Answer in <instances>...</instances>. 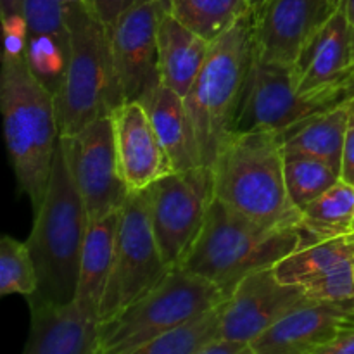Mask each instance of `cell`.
<instances>
[{
  "mask_svg": "<svg viewBox=\"0 0 354 354\" xmlns=\"http://www.w3.org/2000/svg\"><path fill=\"white\" fill-rule=\"evenodd\" d=\"M330 3H332V6L335 7V9H337V7H339V3H341V0H330Z\"/></svg>",
  "mask_w": 354,
  "mask_h": 354,
  "instance_id": "37",
  "label": "cell"
},
{
  "mask_svg": "<svg viewBox=\"0 0 354 354\" xmlns=\"http://www.w3.org/2000/svg\"><path fill=\"white\" fill-rule=\"evenodd\" d=\"M315 354H354V327L342 330Z\"/></svg>",
  "mask_w": 354,
  "mask_h": 354,
  "instance_id": "32",
  "label": "cell"
},
{
  "mask_svg": "<svg viewBox=\"0 0 354 354\" xmlns=\"http://www.w3.org/2000/svg\"><path fill=\"white\" fill-rule=\"evenodd\" d=\"M311 303L303 287L286 283L275 268L259 270L239 282L225 301L220 339L251 344L296 308Z\"/></svg>",
  "mask_w": 354,
  "mask_h": 354,
  "instance_id": "13",
  "label": "cell"
},
{
  "mask_svg": "<svg viewBox=\"0 0 354 354\" xmlns=\"http://www.w3.org/2000/svg\"><path fill=\"white\" fill-rule=\"evenodd\" d=\"M86 2H90V3H92V0H86Z\"/></svg>",
  "mask_w": 354,
  "mask_h": 354,
  "instance_id": "38",
  "label": "cell"
},
{
  "mask_svg": "<svg viewBox=\"0 0 354 354\" xmlns=\"http://www.w3.org/2000/svg\"><path fill=\"white\" fill-rule=\"evenodd\" d=\"M144 106L173 169L185 171L203 166L185 99L165 85H159Z\"/></svg>",
  "mask_w": 354,
  "mask_h": 354,
  "instance_id": "22",
  "label": "cell"
},
{
  "mask_svg": "<svg viewBox=\"0 0 354 354\" xmlns=\"http://www.w3.org/2000/svg\"><path fill=\"white\" fill-rule=\"evenodd\" d=\"M38 290V273L28 241L10 235L0 239V294L2 296H33Z\"/></svg>",
  "mask_w": 354,
  "mask_h": 354,
  "instance_id": "29",
  "label": "cell"
},
{
  "mask_svg": "<svg viewBox=\"0 0 354 354\" xmlns=\"http://www.w3.org/2000/svg\"><path fill=\"white\" fill-rule=\"evenodd\" d=\"M353 95L354 86L335 92L299 93L294 66L263 61L254 54L235 131L280 133L299 121L348 102Z\"/></svg>",
  "mask_w": 354,
  "mask_h": 354,
  "instance_id": "9",
  "label": "cell"
},
{
  "mask_svg": "<svg viewBox=\"0 0 354 354\" xmlns=\"http://www.w3.org/2000/svg\"><path fill=\"white\" fill-rule=\"evenodd\" d=\"M349 120H351V109L348 102H344L334 109L324 111L308 120L299 121L279 133L283 151L313 156L341 171Z\"/></svg>",
  "mask_w": 354,
  "mask_h": 354,
  "instance_id": "23",
  "label": "cell"
},
{
  "mask_svg": "<svg viewBox=\"0 0 354 354\" xmlns=\"http://www.w3.org/2000/svg\"><path fill=\"white\" fill-rule=\"evenodd\" d=\"M256 2V0H252V3H254Z\"/></svg>",
  "mask_w": 354,
  "mask_h": 354,
  "instance_id": "39",
  "label": "cell"
},
{
  "mask_svg": "<svg viewBox=\"0 0 354 354\" xmlns=\"http://www.w3.org/2000/svg\"><path fill=\"white\" fill-rule=\"evenodd\" d=\"M158 48L161 85L185 99L206 62L211 41L168 10L159 24Z\"/></svg>",
  "mask_w": 354,
  "mask_h": 354,
  "instance_id": "20",
  "label": "cell"
},
{
  "mask_svg": "<svg viewBox=\"0 0 354 354\" xmlns=\"http://www.w3.org/2000/svg\"><path fill=\"white\" fill-rule=\"evenodd\" d=\"M152 228L161 254L178 266L199 235L214 199L213 169L207 166L171 171L145 189Z\"/></svg>",
  "mask_w": 354,
  "mask_h": 354,
  "instance_id": "10",
  "label": "cell"
},
{
  "mask_svg": "<svg viewBox=\"0 0 354 354\" xmlns=\"http://www.w3.org/2000/svg\"><path fill=\"white\" fill-rule=\"evenodd\" d=\"M349 327H354L353 310L311 301L280 318L249 346L254 354H315Z\"/></svg>",
  "mask_w": 354,
  "mask_h": 354,
  "instance_id": "17",
  "label": "cell"
},
{
  "mask_svg": "<svg viewBox=\"0 0 354 354\" xmlns=\"http://www.w3.org/2000/svg\"><path fill=\"white\" fill-rule=\"evenodd\" d=\"M71 55L55 93L59 133L76 137L90 123L109 116L124 102L114 71L109 30L86 0L64 2Z\"/></svg>",
  "mask_w": 354,
  "mask_h": 354,
  "instance_id": "5",
  "label": "cell"
},
{
  "mask_svg": "<svg viewBox=\"0 0 354 354\" xmlns=\"http://www.w3.org/2000/svg\"><path fill=\"white\" fill-rule=\"evenodd\" d=\"M348 104H349V109H351V111H353V113H354V95L351 97V99H349V100H348Z\"/></svg>",
  "mask_w": 354,
  "mask_h": 354,
  "instance_id": "36",
  "label": "cell"
},
{
  "mask_svg": "<svg viewBox=\"0 0 354 354\" xmlns=\"http://www.w3.org/2000/svg\"><path fill=\"white\" fill-rule=\"evenodd\" d=\"M0 107L14 176L33 211H38L61 133L54 93L31 73L24 55H2Z\"/></svg>",
  "mask_w": 354,
  "mask_h": 354,
  "instance_id": "2",
  "label": "cell"
},
{
  "mask_svg": "<svg viewBox=\"0 0 354 354\" xmlns=\"http://www.w3.org/2000/svg\"><path fill=\"white\" fill-rule=\"evenodd\" d=\"M341 180H344L346 183H351V185H354V113L353 111H351V120H349L348 133H346L344 151H342Z\"/></svg>",
  "mask_w": 354,
  "mask_h": 354,
  "instance_id": "31",
  "label": "cell"
},
{
  "mask_svg": "<svg viewBox=\"0 0 354 354\" xmlns=\"http://www.w3.org/2000/svg\"><path fill=\"white\" fill-rule=\"evenodd\" d=\"M111 118L118 165L128 192H142L175 171L144 104L123 102Z\"/></svg>",
  "mask_w": 354,
  "mask_h": 354,
  "instance_id": "16",
  "label": "cell"
},
{
  "mask_svg": "<svg viewBox=\"0 0 354 354\" xmlns=\"http://www.w3.org/2000/svg\"><path fill=\"white\" fill-rule=\"evenodd\" d=\"M88 223L69 142L61 137L47 192L35 211L33 230L28 239L38 273V290L28 297V304L75 301Z\"/></svg>",
  "mask_w": 354,
  "mask_h": 354,
  "instance_id": "1",
  "label": "cell"
},
{
  "mask_svg": "<svg viewBox=\"0 0 354 354\" xmlns=\"http://www.w3.org/2000/svg\"><path fill=\"white\" fill-rule=\"evenodd\" d=\"M156 241L145 190L130 192L120 211L113 270L100 304L104 322L140 299L169 273Z\"/></svg>",
  "mask_w": 354,
  "mask_h": 354,
  "instance_id": "8",
  "label": "cell"
},
{
  "mask_svg": "<svg viewBox=\"0 0 354 354\" xmlns=\"http://www.w3.org/2000/svg\"><path fill=\"white\" fill-rule=\"evenodd\" d=\"M214 197L266 228H294L301 211L290 201L279 133L235 131L213 166Z\"/></svg>",
  "mask_w": 354,
  "mask_h": 354,
  "instance_id": "4",
  "label": "cell"
},
{
  "mask_svg": "<svg viewBox=\"0 0 354 354\" xmlns=\"http://www.w3.org/2000/svg\"><path fill=\"white\" fill-rule=\"evenodd\" d=\"M194 354H254L251 346L244 344V342H232L225 341V339H216L211 344L204 346Z\"/></svg>",
  "mask_w": 354,
  "mask_h": 354,
  "instance_id": "33",
  "label": "cell"
},
{
  "mask_svg": "<svg viewBox=\"0 0 354 354\" xmlns=\"http://www.w3.org/2000/svg\"><path fill=\"white\" fill-rule=\"evenodd\" d=\"M23 3L24 0H0V14L2 21L9 17L23 16Z\"/></svg>",
  "mask_w": 354,
  "mask_h": 354,
  "instance_id": "34",
  "label": "cell"
},
{
  "mask_svg": "<svg viewBox=\"0 0 354 354\" xmlns=\"http://www.w3.org/2000/svg\"><path fill=\"white\" fill-rule=\"evenodd\" d=\"M225 303L213 310L206 311L201 317L194 318L189 324L152 339L147 344L140 346L130 354H194L204 346L220 339L221 315Z\"/></svg>",
  "mask_w": 354,
  "mask_h": 354,
  "instance_id": "28",
  "label": "cell"
},
{
  "mask_svg": "<svg viewBox=\"0 0 354 354\" xmlns=\"http://www.w3.org/2000/svg\"><path fill=\"white\" fill-rule=\"evenodd\" d=\"M168 10V0H137L111 26L114 71L124 102L145 104L161 85L158 33Z\"/></svg>",
  "mask_w": 354,
  "mask_h": 354,
  "instance_id": "11",
  "label": "cell"
},
{
  "mask_svg": "<svg viewBox=\"0 0 354 354\" xmlns=\"http://www.w3.org/2000/svg\"><path fill=\"white\" fill-rule=\"evenodd\" d=\"M31 328L23 354H97L100 322L76 301L30 304Z\"/></svg>",
  "mask_w": 354,
  "mask_h": 354,
  "instance_id": "19",
  "label": "cell"
},
{
  "mask_svg": "<svg viewBox=\"0 0 354 354\" xmlns=\"http://www.w3.org/2000/svg\"><path fill=\"white\" fill-rule=\"evenodd\" d=\"M344 265H354V230L299 249L282 259L275 272L282 282L303 287Z\"/></svg>",
  "mask_w": 354,
  "mask_h": 354,
  "instance_id": "24",
  "label": "cell"
},
{
  "mask_svg": "<svg viewBox=\"0 0 354 354\" xmlns=\"http://www.w3.org/2000/svg\"><path fill=\"white\" fill-rule=\"evenodd\" d=\"M120 211H114L100 220L90 221L83 244L75 301L95 318H99L100 304L113 270Z\"/></svg>",
  "mask_w": 354,
  "mask_h": 354,
  "instance_id": "21",
  "label": "cell"
},
{
  "mask_svg": "<svg viewBox=\"0 0 354 354\" xmlns=\"http://www.w3.org/2000/svg\"><path fill=\"white\" fill-rule=\"evenodd\" d=\"M169 12L213 44L252 10V0H168Z\"/></svg>",
  "mask_w": 354,
  "mask_h": 354,
  "instance_id": "26",
  "label": "cell"
},
{
  "mask_svg": "<svg viewBox=\"0 0 354 354\" xmlns=\"http://www.w3.org/2000/svg\"><path fill=\"white\" fill-rule=\"evenodd\" d=\"M339 6L346 10L349 21L354 24V0H341V3H339Z\"/></svg>",
  "mask_w": 354,
  "mask_h": 354,
  "instance_id": "35",
  "label": "cell"
},
{
  "mask_svg": "<svg viewBox=\"0 0 354 354\" xmlns=\"http://www.w3.org/2000/svg\"><path fill=\"white\" fill-rule=\"evenodd\" d=\"M137 0H92V6L95 9L97 16L107 26V30H111L114 23L118 21V17L131 7Z\"/></svg>",
  "mask_w": 354,
  "mask_h": 354,
  "instance_id": "30",
  "label": "cell"
},
{
  "mask_svg": "<svg viewBox=\"0 0 354 354\" xmlns=\"http://www.w3.org/2000/svg\"><path fill=\"white\" fill-rule=\"evenodd\" d=\"M353 230H354V223H353Z\"/></svg>",
  "mask_w": 354,
  "mask_h": 354,
  "instance_id": "40",
  "label": "cell"
},
{
  "mask_svg": "<svg viewBox=\"0 0 354 354\" xmlns=\"http://www.w3.org/2000/svg\"><path fill=\"white\" fill-rule=\"evenodd\" d=\"M354 185L339 180L334 187L301 211L299 227L310 244L353 232Z\"/></svg>",
  "mask_w": 354,
  "mask_h": 354,
  "instance_id": "25",
  "label": "cell"
},
{
  "mask_svg": "<svg viewBox=\"0 0 354 354\" xmlns=\"http://www.w3.org/2000/svg\"><path fill=\"white\" fill-rule=\"evenodd\" d=\"M299 93L354 86V24L341 6L315 31L294 64Z\"/></svg>",
  "mask_w": 354,
  "mask_h": 354,
  "instance_id": "15",
  "label": "cell"
},
{
  "mask_svg": "<svg viewBox=\"0 0 354 354\" xmlns=\"http://www.w3.org/2000/svg\"><path fill=\"white\" fill-rule=\"evenodd\" d=\"M227 299L223 290L209 280L173 266L145 296L100 322L97 354H130Z\"/></svg>",
  "mask_w": 354,
  "mask_h": 354,
  "instance_id": "7",
  "label": "cell"
},
{
  "mask_svg": "<svg viewBox=\"0 0 354 354\" xmlns=\"http://www.w3.org/2000/svg\"><path fill=\"white\" fill-rule=\"evenodd\" d=\"M310 245L301 227L266 228L213 199L199 235L178 266L209 280L230 297L241 280Z\"/></svg>",
  "mask_w": 354,
  "mask_h": 354,
  "instance_id": "3",
  "label": "cell"
},
{
  "mask_svg": "<svg viewBox=\"0 0 354 354\" xmlns=\"http://www.w3.org/2000/svg\"><path fill=\"white\" fill-rule=\"evenodd\" d=\"M24 59L31 73L57 93L71 55V35L61 0H24Z\"/></svg>",
  "mask_w": 354,
  "mask_h": 354,
  "instance_id": "18",
  "label": "cell"
},
{
  "mask_svg": "<svg viewBox=\"0 0 354 354\" xmlns=\"http://www.w3.org/2000/svg\"><path fill=\"white\" fill-rule=\"evenodd\" d=\"M73 169L88 221L120 211L130 196L120 173L113 118L102 116L68 138Z\"/></svg>",
  "mask_w": 354,
  "mask_h": 354,
  "instance_id": "12",
  "label": "cell"
},
{
  "mask_svg": "<svg viewBox=\"0 0 354 354\" xmlns=\"http://www.w3.org/2000/svg\"><path fill=\"white\" fill-rule=\"evenodd\" d=\"M334 10L330 0H256L254 54L263 61L294 66Z\"/></svg>",
  "mask_w": 354,
  "mask_h": 354,
  "instance_id": "14",
  "label": "cell"
},
{
  "mask_svg": "<svg viewBox=\"0 0 354 354\" xmlns=\"http://www.w3.org/2000/svg\"><path fill=\"white\" fill-rule=\"evenodd\" d=\"M283 171L287 192L299 211L341 180V171L332 168L328 162L299 152L283 151Z\"/></svg>",
  "mask_w": 354,
  "mask_h": 354,
  "instance_id": "27",
  "label": "cell"
},
{
  "mask_svg": "<svg viewBox=\"0 0 354 354\" xmlns=\"http://www.w3.org/2000/svg\"><path fill=\"white\" fill-rule=\"evenodd\" d=\"M254 59L252 10L211 44L206 62L185 97L203 166L211 168L237 123Z\"/></svg>",
  "mask_w": 354,
  "mask_h": 354,
  "instance_id": "6",
  "label": "cell"
}]
</instances>
